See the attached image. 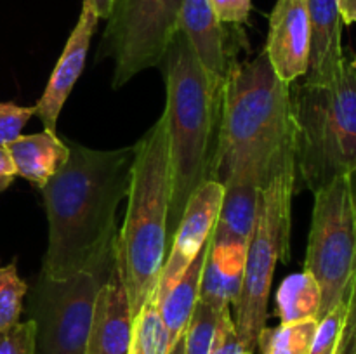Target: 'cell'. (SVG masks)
Returning <instances> with one entry per match:
<instances>
[{
	"mask_svg": "<svg viewBox=\"0 0 356 354\" xmlns=\"http://www.w3.org/2000/svg\"><path fill=\"white\" fill-rule=\"evenodd\" d=\"M169 349V333L156 307L155 297H152L134 318L129 354H167Z\"/></svg>",
	"mask_w": 356,
	"mask_h": 354,
	"instance_id": "obj_22",
	"label": "cell"
},
{
	"mask_svg": "<svg viewBox=\"0 0 356 354\" xmlns=\"http://www.w3.org/2000/svg\"><path fill=\"white\" fill-rule=\"evenodd\" d=\"M266 174L257 167H240L222 180L221 208L212 239L221 243H247L254 233L259 208L261 186Z\"/></svg>",
	"mask_w": 356,
	"mask_h": 354,
	"instance_id": "obj_13",
	"label": "cell"
},
{
	"mask_svg": "<svg viewBox=\"0 0 356 354\" xmlns=\"http://www.w3.org/2000/svg\"><path fill=\"white\" fill-rule=\"evenodd\" d=\"M6 148L17 176L40 189L65 167L70 156L68 142H63L56 132L51 130L19 135Z\"/></svg>",
	"mask_w": 356,
	"mask_h": 354,
	"instance_id": "obj_18",
	"label": "cell"
},
{
	"mask_svg": "<svg viewBox=\"0 0 356 354\" xmlns=\"http://www.w3.org/2000/svg\"><path fill=\"white\" fill-rule=\"evenodd\" d=\"M35 115V108L0 103V146H9L21 135V130Z\"/></svg>",
	"mask_w": 356,
	"mask_h": 354,
	"instance_id": "obj_27",
	"label": "cell"
},
{
	"mask_svg": "<svg viewBox=\"0 0 356 354\" xmlns=\"http://www.w3.org/2000/svg\"><path fill=\"white\" fill-rule=\"evenodd\" d=\"M87 2H89L90 6H92V9L96 10L97 17L108 19V17L111 16V10H113L117 0H87Z\"/></svg>",
	"mask_w": 356,
	"mask_h": 354,
	"instance_id": "obj_31",
	"label": "cell"
},
{
	"mask_svg": "<svg viewBox=\"0 0 356 354\" xmlns=\"http://www.w3.org/2000/svg\"><path fill=\"white\" fill-rule=\"evenodd\" d=\"M264 52L275 73L289 85L306 76L309 61L308 0H277Z\"/></svg>",
	"mask_w": 356,
	"mask_h": 354,
	"instance_id": "obj_11",
	"label": "cell"
},
{
	"mask_svg": "<svg viewBox=\"0 0 356 354\" xmlns=\"http://www.w3.org/2000/svg\"><path fill=\"white\" fill-rule=\"evenodd\" d=\"M179 33L184 35L202 66L211 75L225 78L229 65L226 35L209 0H183Z\"/></svg>",
	"mask_w": 356,
	"mask_h": 354,
	"instance_id": "obj_17",
	"label": "cell"
},
{
	"mask_svg": "<svg viewBox=\"0 0 356 354\" xmlns=\"http://www.w3.org/2000/svg\"><path fill=\"white\" fill-rule=\"evenodd\" d=\"M247 248V243H221L214 242L211 236L198 301L216 312L233 307L242 290Z\"/></svg>",
	"mask_w": 356,
	"mask_h": 354,
	"instance_id": "obj_16",
	"label": "cell"
},
{
	"mask_svg": "<svg viewBox=\"0 0 356 354\" xmlns=\"http://www.w3.org/2000/svg\"><path fill=\"white\" fill-rule=\"evenodd\" d=\"M315 194L305 271L322 290L318 321L350 297L356 281V212L348 176Z\"/></svg>",
	"mask_w": 356,
	"mask_h": 354,
	"instance_id": "obj_7",
	"label": "cell"
},
{
	"mask_svg": "<svg viewBox=\"0 0 356 354\" xmlns=\"http://www.w3.org/2000/svg\"><path fill=\"white\" fill-rule=\"evenodd\" d=\"M348 179H350L351 198H353V205H355V212H356V169L351 174H348Z\"/></svg>",
	"mask_w": 356,
	"mask_h": 354,
	"instance_id": "obj_33",
	"label": "cell"
},
{
	"mask_svg": "<svg viewBox=\"0 0 356 354\" xmlns=\"http://www.w3.org/2000/svg\"><path fill=\"white\" fill-rule=\"evenodd\" d=\"M221 23L243 24L249 21L252 3L250 0H209Z\"/></svg>",
	"mask_w": 356,
	"mask_h": 354,
	"instance_id": "obj_28",
	"label": "cell"
},
{
	"mask_svg": "<svg viewBox=\"0 0 356 354\" xmlns=\"http://www.w3.org/2000/svg\"><path fill=\"white\" fill-rule=\"evenodd\" d=\"M225 186L219 180H205L193 193L184 207L176 233L170 242L169 255H165L159 287L153 297L160 298L190 267L195 257L204 250L214 233L221 208Z\"/></svg>",
	"mask_w": 356,
	"mask_h": 354,
	"instance_id": "obj_10",
	"label": "cell"
},
{
	"mask_svg": "<svg viewBox=\"0 0 356 354\" xmlns=\"http://www.w3.org/2000/svg\"><path fill=\"white\" fill-rule=\"evenodd\" d=\"M298 180L296 141L285 146L271 163L263 186L256 226L247 248L243 283L233 304V321L247 353L254 354L266 328L271 280L278 260L289 253L291 205Z\"/></svg>",
	"mask_w": 356,
	"mask_h": 354,
	"instance_id": "obj_6",
	"label": "cell"
},
{
	"mask_svg": "<svg viewBox=\"0 0 356 354\" xmlns=\"http://www.w3.org/2000/svg\"><path fill=\"white\" fill-rule=\"evenodd\" d=\"M183 0H117L103 38V51L115 59L113 87H122L163 62L179 33Z\"/></svg>",
	"mask_w": 356,
	"mask_h": 354,
	"instance_id": "obj_8",
	"label": "cell"
},
{
	"mask_svg": "<svg viewBox=\"0 0 356 354\" xmlns=\"http://www.w3.org/2000/svg\"><path fill=\"white\" fill-rule=\"evenodd\" d=\"M320 307H322V290L308 271L291 274L282 281L277 292L280 325L318 319Z\"/></svg>",
	"mask_w": 356,
	"mask_h": 354,
	"instance_id": "obj_20",
	"label": "cell"
},
{
	"mask_svg": "<svg viewBox=\"0 0 356 354\" xmlns=\"http://www.w3.org/2000/svg\"><path fill=\"white\" fill-rule=\"evenodd\" d=\"M298 177L313 193L356 169V65L329 83H291Z\"/></svg>",
	"mask_w": 356,
	"mask_h": 354,
	"instance_id": "obj_5",
	"label": "cell"
},
{
	"mask_svg": "<svg viewBox=\"0 0 356 354\" xmlns=\"http://www.w3.org/2000/svg\"><path fill=\"white\" fill-rule=\"evenodd\" d=\"M309 61L306 82H332L346 62L343 51V16L337 0H308Z\"/></svg>",
	"mask_w": 356,
	"mask_h": 354,
	"instance_id": "obj_15",
	"label": "cell"
},
{
	"mask_svg": "<svg viewBox=\"0 0 356 354\" xmlns=\"http://www.w3.org/2000/svg\"><path fill=\"white\" fill-rule=\"evenodd\" d=\"M37 326L33 319L0 330V354H35Z\"/></svg>",
	"mask_w": 356,
	"mask_h": 354,
	"instance_id": "obj_25",
	"label": "cell"
},
{
	"mask_svg": "<svg viewBox=\"0 0 356 354\" xmlns=\"http://www.w3.org/2000/svg\"><path fill=\"white\" fill-rule=\"evenodd\" d=\"M101 283V276L92 273L65 280L38 274L31 294V319L37 326L35 354H87Z\"/></svg>",
	"mask_w": 356,
	"mask_h": 354,
	"instance_id": "obj_9",
	"label": "cell"
},
{
	"mask_svg": "<svg viewBox=\"0 0 356 354\" xmlns=\"http://www.w3.org/2000/svg\"><path fill=\"white\" fill-rule=\"evenodd\" d=\"M219 312L198 301L184 332V354H209Z\"/></svg>",
	"mask_w": 356,
	"mask_h": 354,
	"instance_id": "obj_24",
	"label": "cell"
},
{
	"mask_svg": "<svg viewBox=\"0 0 356 354\" xmlns=\"http://www.w3.org/2000/svg\"><path fill=\"white\" fill-rule=\"evenodd\" d=\"M294 141L291 85L275 73L266 52L229 62L221 89L212 179L222 184L240 167L268 174L278 153Z\"/></svg>",
	"mask_w": 356,
	"mask_h": 354,
	"instance_id": "obj_3",
	"label": "cell"
},
{
	"mask_svg": "<svg viewBox=\"0 0 356 354\" xmlns=\"http://www.w3.org/2000/svg\"><path fill=\"white\" fill-rule=\"evenodd\" d=\"M132 149L129 203L115 242L113 266L136 318L155 295L169 246L170 155L165 115L162 113Z\"/></svg>",
	"mask_w": 356,
	"mask_h": 354,
	"instance_id": "obj_4",
	"label": "cell"
},
{
	"mask_svg": "<svg viewBox=\"0 0 356 354\" xmlns=\"http://www.w3.org/2000/svg\"><path fill=\"white\" fill-rule=\"evenodd\" d=\"M355 65H356V59H355Z\"/></svg>",
	"mask_w": 356,
	"mask_h": 354,
	"instance_id": "obj_35",
	"label": "cell"
},
{
	"mask_svg": "<svg viewBox=\"0 0 356 354\" xmlns=\"http://www.w3.org/2000/svg\"><path fill=\"white\" fill-rule=\"evenodd\" d=\"M134 316L115 266L101 283L94 304L87 354H129Z\"/></svg>",
	"mask_w": 356,
	"mask_h": 354,
	"instance_id": "obj_14",
	"label": "cell"
},
{
	"mask_svg": "<svg viewBox=\"0 0 356 354\" xmlns=\"http://www.w3.org/2000/svg\"><path fill=\"white\" fill-rule=\"evenodd\" d=\"M344 24L356 23V0H337Z\"/></svg>",
	"mask_w": 356,
	"mask_h": 354,
	"instance_id": "obj_30",
	"label": "cell"
},
{
	"mask_svg": "<svg viewBox=\"0 0 356 354\" xmlns=\"http://www.w3.org/2000/svg\"><path fill=\"white\" fill-rule=\"evenodd\" d=\"M167 354H184V333L170 346L169 353Z\"/></svg>",
	"mask_w": 356,
	"mask_h": 354,
	"instance_id": "obj_32",
	"label": "cell"
},
{
	"mask_svg": "<svg viewBox=\"0 0 356 354\" xmlns=\"http://www.w3.org/2000/svg\"><path fill=\"white\" fill-rule=\"evenodd\" d=\"M242 354H250V353H247V351H243V353Z\"/></svg>",
	"mask_w": 356,
	"mask_h": 354,
	"instance_id": "obj_34",
	"label": "cell"
},
{
	"mask_svg": "<svg viewBox=\"0 0 356 354\" xmlns=\"http://www.w3.org/2000/svg\"><path fill=\"white\" fill-rule=\"evenodd\" d=\"M211 242V239H209ZM209 242L200 253L193 259L183 276L172 285L169 292L160 298H155L156 307H159L160 316L163 319L167 333H169V342L172 346L188 328L191 316H193L195 307L200 297V280L202 271H204L205 259H207Z\"/></svg>",
	"mask_w": 356,
	"mask_h": 354,
	"instance_id": "obj_19",
	"label": "cell"
},
{
	"mask_svg": "<svg viewBox=\"0 0 356 354\" xmlns=\"http://www.w3.org/2000/svg\"><path fill=\"white\" fill-rule=\"evenodd\" d=\"M243 346L236 333L235 321L232 316V307H226L219 312L218 321H216L214 335L209 354H242Z\"/></svg>",
	"mask_w": 356,
	"mask_h": 354,
	"instance_id": "obj_26",
	"label": "cell"
},
{
	"mask_svg": "<svg viewBox=\"0 0 356 354\" xmlns=\"http://www.w3.org/2000/svg\"><path fill=\"white\" fill-rule=\"evenodd\" d=\"M26 292L28 285L17 274L16 262L0 264V330L19 323Z\"/></svg>",
	"mask_w": 356,
	"mask_h": 354,
	"instance_id": "obj_23",
	"label": "cell"
},
{
	"mask_svg": "<svg viewBox=\"0 0 356 354\" xmlns=\"http://www.w3.org/2000/svg\"><path fill=\"white\" fill-rule=\"evenodd\" d=\"M97 19L99 17H97L96 10L87 0H83L79 21L63 49L58 65L54 66L51 76H49L44 94L38 99L37 106H33L35 115L42 120L45 130L56 132L59 113L86 66L87 52H89L90 40L96 31Z\"/></svg>",
	"mask_w": 356,
	"mask_h": 354,
	"instance_id": "obj_12",
	"label": "cell"
},
{
	"mask_svg": "<svg viewBox=\"0 0 356 354\" xmlns=\"http://www.w3.org/2000/svg\"><path fill=\"white\" fill-rule=\"evenodd\" d=\"M167 118L170 155V205L167 245H170L188 200L212 179L221 115L222 80L211 75L177 33L165 58Z\"/></svg>",
	"mask_w": 356,
	"mask_h": 354,
	"instance_id": "obj_2",
	"label": "cell"
},
{
	"mask_svg": "<svg viewBox=\"0 0 356 354\" xmlns=\"http://www.w3.org/2000/svg\"><path fill=\"white\" fill-rule=\"evenodd\" d=\"M16 176V167H14L9 151H7V148L0 146V193L13 184Z\"/></svg>",
	"mask_w": 356,
	"mask_h": 354,
	"instance_id": "obj_29",
	"label": "cell"
},
{
	"mask_svg": "<svg viewBox=\"0 0 356 354\" xmlns=\"http://www.w3.org/2000/svg\"><path fill=\"white\" fill-rule=\"evenodd\" d=\"M70 156L42 187L49 246L40 273L54 280L115 262L117 208L129 194L134 149H90L68 142Z\"/></svg>",
	"mask_w": 356,
	"mask_h": 354,
	"instance_id": "obj_1",
	"label": "cell"
},
{
	"mask_svg": "<svg viewBox=\"0 0 356 354\" xmlns=\"http://www.w3.org/2000/svg\"><path fill=\"white\" fill-rule=\"evenodd\" d=\"M316 328L318 319L264 328L257 347L261 349V354H309Z\"/></svg>",
	"mask_w": 356,
	"mask_h": 354,
	"instance_id": "obj_21",
	"label": "cell"
}]
</instances>
